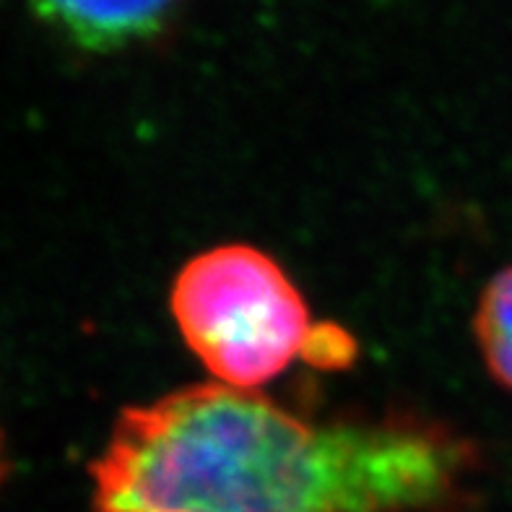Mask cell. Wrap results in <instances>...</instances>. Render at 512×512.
Segmentation results:
<instances>
[{
	"label": "cell",
	"instance_id": "cell-1",
	"mask_svg": "<svg viewBox=\"0 0 512 512\" xmlns=\"http://www.w3.org/2000/svg\"><path fill=\"white\" fill-rule=\"evenodd\" d=\"M471 463L442 429L307 422L211 383L125 409L91 476L97 512H419Z\"/></svg>",
	"mask_w": 512,
	"mask_h": 512
},
{
	"label": "cell",
	"instance_id": "cell-2",
	"mask_svg": "<svg viewBox=\"0 0 512 512\" xmlns=\"http://www.w3.org/2000/svg\"><path fill=\"white\" fill-rule=\"evenodd\" d=\"M169 305L190 351L216 383L237 390L279 377L315 328L284 268L247 245L195 255L177 273Z\"/></svg>",
	"mask_w": 512,
	"mask_h": 512
},
{
	"label": "cell",
	"instance_id": "cell-3",
	"mask_svg": "<svg viewBox=\"0 0 512 512\" xmlns=\"http://www.w3.org/2000/svg\"><path fill=\"white\" fill-rule=\"evenodd\" d=\"M188 0H34V11L68 42L123 50L164 32Z\"/></svg>",
	"mask_w": 512,
	"mask_h": 512
},
{
	"label": "cell",
	"instance_id": "cell-4",
	"mask_svg": "<svg viewBox=\"0 0 512 512\" xmlns=\"http://www.w3.org/2000/svg\"><path fill=\"white\" fill-rule=\"evenodd\" d=\"M474 328L489 372L497 383L512 390V266L487 284Z\"/></svg>",
	"mask_w": 512,
	"mask_h": 512
},
{
	"label": "cell",
	"instance_id": "cell-5",
	"mask_svg": "<svg viewBox=\"0 0 512 512\" xmlns=\"http://www.w3.org/2000/svg\"><path fill=\"white\" fill-rule=\"evenodd\" d=\"M354 354H357L354 338L338 325L323 323L312 328L302 359L312 367H320V370H338V367L351 364Z\"/></svg>",
	"mask_w": 512,
	"mask_h": 512
},
{
	"label": "cell",
	"instance_id": "cell-6",
	"mask_svg": "<svg viewBox=\"0 0 512 512\" xmlns=\"http://www.w3.org/2000/svg\"><path fill=\"white\" fill-rule=\"evenodd\" d=\"M8 474V455H6V437H3V429H0V484Z\"/></svg>",
	"mask_w": 512,
	"mask_h": 512
}]
</instances>
